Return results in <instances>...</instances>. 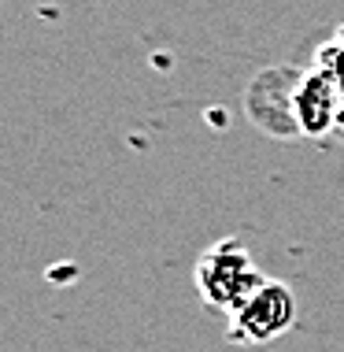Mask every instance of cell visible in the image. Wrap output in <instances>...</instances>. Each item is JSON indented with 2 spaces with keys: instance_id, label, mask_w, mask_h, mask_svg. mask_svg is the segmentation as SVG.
<instances>
[{
  "instance_id": "4",
  "label": "cell",
  "mask_w": 344,
  "mask_h": 352,
  "mask_svg": "<svg viewBox=\"0 0 344 352\" xmlns=\"http://www.w3.org/2000/svg\"><path fill=\"white\" fill-rule=\"evenodd\" d=\"M341 108H344V89L333 82V74L314 67V63L308 71H300L296 97H293V119H296L300 138H311V141L333 138Z\"/></svg>"
},
{
  "instance_id": "2",
  "label": "cell",
  "mask_w": 344,
  "mask_h": 352,
  "mask_svg": "<svg viewBox=\"0 0 344 352\" xmlns=\"http://www.w3.org/2000/svg\"><path fill=\"white\" fill-rule=\"evenodd\" d=\"M296 322V297L285 282L266 278L241 308L229 316V338L241 345H271Z\"/></svg>"
},
{
  "instance_id": "3",
  "label": "cell",
  "mask_w": 344,
  "mask_h": 352,
  "mask_svg": "<svg viewBox=\"0 0 344 352\" xmlns=\"http://www.w3.org/2000/svg\"><path fill=\"white\" fill-rule=\"evenodd\" d=\"M300 71L296 67H266L244 89V116L271 138H300L293 119V97Z\"/></svg>"
},
{
  "instance_id": "5",
  "label": "cell",
  "mask_w": 344,
  "mask_h": 352,
  "mask_svg": "<svg viewBox=\"0 0 344 352\" xmlns=\"http://www.w3.org/2000/svg\"><path fill=\"white\" fill-rule=\"evenodd\" d=\"M314 67H322L326 74H333V82L344 89V26L330 34V41H322L314 49Z\"/></svg>"
},
{
  "instance_id": "1",
  "label": "cell",
  "mask_w": 344,
  "mask_h": 352,
  "mask_svg": "<svg viewBox=\"0 0 344 352\" xmlns=\"http://www.w3.org/2000/svg\"><path fill=\"white\" fill-rule=\"evenodd\" d=\"M193 282H196L200 300L211 311L229 319L266 282V274L252 263V256H248V249L237 237H222V241L207 245V249L200 252Z\"/></svg>"
},
{
  "instance_id": "6",
  "label": "cell",
  "mask_w": 344,
  "mask_h": 352,
  "mask_svg": "<svg viewBox=\"0 0 344 352\" xmlns=\"http://www.w3.org/2000/svg\"><path fill=\"white\" fill-rule=\"evenodd\" d=\"M333 138H337L341 145H344V108H341V119H337V130H333Z\"/></svg>"
}]
</instances>
